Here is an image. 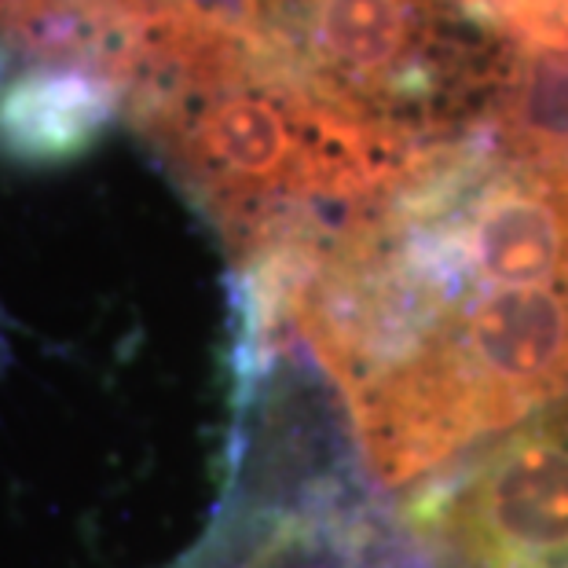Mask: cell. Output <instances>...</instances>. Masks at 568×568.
<instances>
[{
  "label": "cell",
  "instance_id": "1",
  "mask_svg": "<svg viewBox=\"0 0 568 568\" xmlns=\"http://www.w3.org/2000/svg\"><path fill=\"white\" fill-rule=\"evenodd\" d=\"M253 275L367 477L426 485L568 396V129L477 132Z\"/></svg>",
  "mask_w": 568,
  "mask_h": 568
},
{
  "label": "cell",
  "instance_id": "2",
  "mask_svg": "<svg viewBox=\"0 0 568 568\" xmlns=\"http://www.w3.org/2000/svg\"><path fill=\"white\" fill-rule=\"evenodd\" d=\"M364 480L316 374L268 359L239 491L191 568H440Z\"/></svg>",
  "mask_w": 568,
  "mask_h": 568
},
{
  "label": "cell",
  "instance_id": "3",
  "mask_svg": "<svg viewBox=\"0 0 568 568\" xmlns=\"http://www.w3.org/2000/svg\"><path fill=\"white\" fill-rule=\"evenodd\" d=\"M400 517L440 568H568V396L418 485Z\"/></svg>",
  "mask_w": 568,
  "mask_h": 568
},
{
  "label": "cell",
  "instance_id": "4",
  "mask_svg": "<svg viewBox=\"0 0 568 568\" xmlns=\"http://www.w3.org/2000/svg\"><path fill=\"white\" fill-rule=\"evenodd\" d=\"M103 122V95L81 74L22 78L0 100V140L27 159H63Z\"/></svg>",
  "mask_w": 568,
  "mask_h": 568
}]
</instances>
